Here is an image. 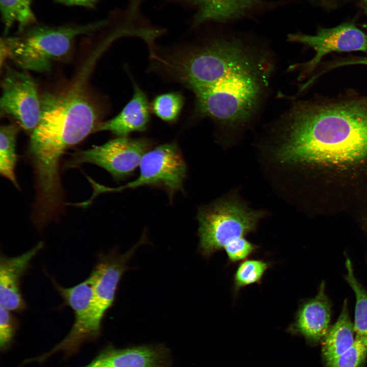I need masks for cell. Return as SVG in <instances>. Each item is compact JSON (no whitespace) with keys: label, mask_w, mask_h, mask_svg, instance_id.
Masks as SVG:
<instances>
[{"label":"cell","mask_w":367,"mask_h":367,"mask_svg":"<svg viewBox=\"0 0 367 367\" xmlns=\"http://www.w3.org/2000/svg\"><path fill=\"white\" fill-rule=\"evenodd\" d=\"M267 61L240 40L216 38L161 48L153 68L194 93L198 116L234 125L256 112L270 76Z\"/></svg>","instance_id":"obj_1"},{"label":"cell","mask_w":367,"mask_h":367,"mask_svg":"<svg viewBox=\"0 0 367 367\" xmlns=\"http://www.w3.org/2000/svg\"><path fill=\"white\" fill-rule=\"evenodd\" d=\"M285 163H345L367 156V95L350 91L298 101L284 117Z\"/></svg>","instance_id":"obj_2"},{"label":"cell","mask_w":367,"mask_h":367,"mask_svg":"<svg viewBox=\"0 0 367 367\" xmlns=\"http://www.w3.org/2000/svg\"><path fill=\"white\" fill-rule=\"evenodd\" d=\"M109 45L103 41L66 87L42 96L40 120L29 144L34 170L40 177L58 178L65 151L94 132L101 123V111L90 90L89 80L97 61Z\"/></svg>","instance_id":"obj_3"},{"label":"cell","mask_w":367,"mask_h":367,"mask_svg":"<svg viewBox=\"0 0 367 367\" xmlns=\"http://www.w3.org/2000/svg\"><path fill=\"white\" fill-rule=\"evenodd\" d=\"M109 20L62 26L36 24L17 36L2 38L1 65L9 59L22 70L48 71L53 61L69 55L77 37L94 33L109 24Z\"/></svg>","instance_id":"obj_4"},{"label":"cell","mask_w":367,"mask_h":367,"mask_svg":"<svg viewBox=\"0 0 367 367\" xmlns=\"http://www.w3.org/2000/svg\"><path fill=\"white\" fill-rule=\"evenodd\" d=\"M261 215L234 201H219L201 208L197 215L200 252L209 257L245 237L255 229Z\"/></svg>","instance_id":"obj_5"},{"label":"cell","mask_w":367,"mask_h":367,"mask_svg":"<svg viewBox=\"0 0 367 367\" xmlns=\"http://www.w3.org/2000/svg\"><path fill=\"white\" fill-rule=\"evenodd\" d=\"M137 178L115 188H102L100 192H117L142 186L161 188L171 201L174 194L184 191L187 166L177 144H162L149 150L142 157Z\"/></svg>","instance_id":"obj_6"},{"label":"cell","mask_w":367,"mask_h":367,"mask_svg":"<svg viewBox=\"0 0 367 367\" xmlns=\"http://www.w3.org/2000/svg\"><path fill=\"white\" fill-rule=\"evenodd\" d=\"M152 145V142L147 138L118 137L101 145L74 153L66 167L93 164L104 168L115 179L122 180L134 172Z\"/></svg>","instance_id":"obj_7"},{"label":"cell","mask_w":367,"mask_h":367,"mask_svg":"<svg viewBox=\"0 0 367 367\" xmlns=\"http://www.w3.org/2000/svg\"><path fill=\"white\" fill-rule=\"evenodd\" d=\"M2 90V112L32 132L38 126L41 114V97L33 78L26 70L7 67Z\"/></svg>","instance_id":"obj_8"},{"label":"cell","mask_w":367,"mask_h":367,"mask_svg":"<svg viewBox=\"0 0 367 367\" xmlns=\"http://www.w3.org/2000/svg\"><path fill=\"white\" fill-rule=\"evenodd\" d=\"M144 238L126 252L120 254L114 251L101 255L92 273L94 276L93 294L90 315V330L92 338L100 331L106 311L113 305L121 278L128 269L127 264Z\"/></svg>","instance_id":"obj_9"},{"label":"cell","mask_w":367,"mask_h":367,"mask_svg":"<svg viewBox=\"0 0 367 367\" xmlns=\"http://www.w3.org/2000/svg\"><path fill=\"white\" fill-rule=\"evenodd\" d=\"M289 40L308 46L315 51L313 58L302 64L303 74L313 71L323 57L332 52L361 51L367 53V35L352 22L320 28L314 35L291 34Z\"/></svg>","instance_id":"obj_10"},{"label":"cell","mask_w":367,"mask_h":367,"mask_svg":"<svg viewBox=\"0 0 367 367\" xmlns=\"http://www.w3.org/2000/svg\"><path fill=\"white\" fill-rule=\"evenodd\" d=\"M94 281V276L92 272L86 280L74 286L64 288L56 285L65 302L73 310L75 320L69 333L54 351L73 352L82 342L92 338L90 330V315Z\"/></svg>","instance_id":"obj_11"},{"label":"cell","mask_w":367,"mask_h":367,"mask_svg":"<svg viewBox=\"0 0 367 367\" xmlns=\"http://www.w3.org/2000/svg\"><path fill=\"white\" fill-rule=\"evenodd\" d=\"M193 12V28L208 22H226L245 16L259 6L260 0H164Z\"/></svg>","instance_id":"obj_12"},{"label":"cell","mask_w":367,"mask_h":367,"mask_svg":"<svg viewBox=\"0 0 367 367\" xmlns=\"http://www.w3.org/2000/svg\"><path fill=\"white\" fill-rule=\"evenodd\" d=\"M331 304L322 281L315 297L303 301L296 313L292 328L312 343L321 342L329 328Z\"/></svg>","instance_id":"obj_13"},{"label":"cell","mask_w":367,"mask_h":367,"mask_svg":"<svg viewBox=\"0 0 367 367\" xmlns=\"http://www.w3.org/2000/svg\"><path fill=\"white\" fill-rule=\"evenodd\" d=\"M42 246V243H39L32 249L16 257H1L0 305L14 311L24 309L25 304L19 287L20 279L30 262Z\"/></svg>","instance_id":"obj_14"},{"label":"cell","mask_w":367,"mask_h":367,"mask_svg":"<svg viewBox=\"0 0 367 367\" xmlns=\"http://www.w3.org/2000/svg\"><path fill=\"white\" fill-rule=\"evenodd\" d=\"M134 93L130 100L114 118L101 122L95 132L109 131L118 137H127L133 132L145 131L150 122V110L147 97L131 78Z\"/></svg>","instance_id":"obj_15"},{"label":"cell","mask_w":367,"mask_h":367,"mask_svg":"<svg viewBox=\"0 0 367 367\" xmlns=\"http://www.w3.org/2000/svg\"><path fill=\"white\" fill-rule=\"evenodd\" d=\"M354 324L351 320L348 300H344L335 323L329 328L321 340L322 355L326 364L345 352L353 344L355 337Z\"/></svg>","instance_id":"obj_16"},{"label":"cell","mask_w":367,"mask_h":367,"mask_svg":"<svg viewBox=\"0 0 367 367\" xmlns=\"http://www.w3.org/2000/svg\"><path fill=\"white\" fill-rule=\"evenodd\" d=\"M95 359L114 367H164L165 358L159 350L139 346L122 350L109 349Z\"/></svg>","instance_id":"obj_17"},{"label":"cell","mask_w":367,"mask_h":367,"mask_svg":"<svg viewBox=\"0 0 367 367\" xmlns=\"http://www.w3.org/2000/svg\"><path fill=\"white\" fill-rule=\"evenodd\" d=\"M34 0H0L2 20L4 34H7L15 23L18 24V34L37 24V19L32 10Z\"/></svg>","instance_id":"obj_18"},{"label":"cell","mask_w":367,"mask_h":367,"mask_svg":"<svg viewBox=\"0 0 367 367\" xmlns=\"http://www.w3.org/2000/svg\"><path fill=\"white\" fill-rule=\"evenodd\" d=\"M19 128L15 124L4 125L0 129V173L17 188L19 186L15 174L17 162L16 137Z\"/></svg>","instance_id":"obj_19"},{"label":"cell","mask_w":367,"mask_h":367,"mask_svg":"<svg viewBox=\"0 0 367 367\" xmlns=\"http://www.w3.org/2000/svg\"><path fill=\"white\" fill-rule=\"evenodd\" d=\"M345 266L347 274L345 278L356 299L354 323L355 336L367 337V291L354 275L352 262L348 256Z\"/></svg>","instance_id":"obj_20"},{"label":"cell","mask_w":367,"mask_h":367,"mask_svg":"<svg viewBox=\"0 0 367 367\" xmlns=\"http://www.w3.org/2000/svg\"><path fill=\"white\" fill-rule=\"evenodd\" d=\"M184 102V97L179 92L163 93L154 98L150 110L163 121L172 123L178 119Z\"/></svg>","instance_id":"obj_21"},{"label":"cell","mask_w":367,"mask_h":367,"mask_svg":"<svg viewBox=\"0 0 367 367\" xmlns=\"http://www.w3.org/2000/svg\"><path fill=\"white\" fill-rule=\"evenodd\" d=\"M270 262L261 259L244 260L238 266L233 276V291L237 293L242 288L254 283L260 284Z\"/></svg>","instance_id":"obj_22"},{"label":"cell","mask_w":367,"mask_h":367,"mask_svg":"<svg viewBox=\"0 0 367 367\" xmlns=\"http://www.w3.org/2000/svg\"><path fill=\"white\" fill-rule=\"evenodd\" d=\"M367 357V337L355 336L352 346L327 367H363Z\"/></svg>","instance_id":"obj_23"},{"label":"cell","mask_w":367,"mask_h":367,"mask_svg":"<svg viewBox=\"0 0 367 367\" xmlns=\"http://www.w3.org/2000/svg\"><path fill=\"white\" fill-rule=\"evenodd\" d=\"M258 246L248 241L245 237L235 240L224 248L227 254L228 260L230 263H235L246 259L253 254Z\"/></svg>","instance_id":"obj_24"},{"label":"cell","mask_w":367,"mask_h":367,"mask_svg":"<svg viewBox=\"0 0 367 367\" xmlns=\"http://www.w3.org/2000/svg\"><path fill=\"white\" fill-rule=\"evenodd\" d=\"M10 310L0 305V345L8 347L14 334L15 325Z\"/></svg>","instance_id":"obj_25"},{"label":"cell","mask_w":367,"mask_h":367,"mask_svg":"<svg viewBox=\"0 0 367 367\" xmlns=\"http://www.w3.org/2000/svg\"><path fill=\"white\" fill-rule=\"evenodd\" d=\"M367 65V56H351L345 58H337L335 59L324 62L320 67L322 74L332 69L348 65Z\"/></svg>","instance_id":"obj_26"},{"label":"cell","mask_w":367,"mask_h":367,"mask_svg":"<svg viewBox=\"0 0 367 367\" xmlns=\"http://www.w3.org/2000/svg\"><path fill=\"white\" fill-rule=\"evenodd\" d=\"M56 3L67 6H81L93 9L99 0H53Z\"/></svg>","instance_id":"obj_27"},{"label":"cell","mask_w":367,"mask_h":367,"mask_svg":"<svg viewBox=\"0 0 367 367\" xmlns=\"http://www.w3.org/2000/svg\"><path fill=\"white\" fill-rule=\"evenodd\" d=\"M85 367H114L112 365L101 362L95 359L90 364Z\"/></svg>","instance_id":"obj_28"},{"label":"cell","mask_w":367,"mask_h":367,"mask_svg":"<svg viewBox=\"0 0 367 367\" xmlns=\"http://www.w3.org/2000/svg\"><path fill=\"white\" fill-rule=\"evenodd\" d=\"M362 1L367 5V0H362Z\"/></svg>","instance_id":"obj_29"},{"label":"cell","mask_w":367,"mask_h":367,"mask_svg":"<svg viewBox=\"0 0 367 367\" xmlns=\"http://www.w3.org/2000/svg\"><path fill=\"white\" fill-rule=\"evenodd\" d=\"M365 27H366L367 28V24H366V25H365Z\"/></svg>","instance_id":"obj_30"}]
</instances>
